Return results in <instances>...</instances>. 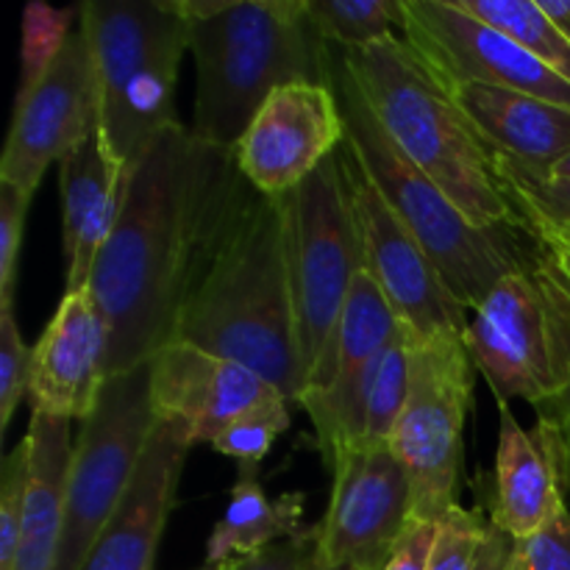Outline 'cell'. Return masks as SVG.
<instances>
[{
    "label": "cell",
    "mask_w": 570,
    "mask_h": 570,
    "mask_svg": "<svg viewBox=\"0 0 570 570\" xmlns=\"http://www.w3.org/2000/svg\"><path fill=\"white\" fill-rule=\"evenodd\" d=\"M254 193L234 148L206 142L181 122L145 150L89 278L109 328L106 379L176 340L184 304Z\"/></svg>",
    "instance_id": "obj_1"
},
{
    "label": "cell",
    "mask_w": 570,
    "mask_h": 570,
    "mask_svg": "<svg viewBox=\"0 0 570 570\" xmlns=\"http://www.w3.org/2000/svg\"><path fill=\"white\" fill-rule=\"evenodd\" d=\"M176 340L259 373L298 406L306 393L295 340L282 200L254 193L178 317Z\"/></svg>",
    "instance_id": "obj_2"
},
{
    "label": "cell",
    "mask_w": 570,
    "mask_h": 570,
    "mask_svg": "<svg viewBox=\"0 0 570 570\" xmlns=\"http://www.w3.org/2000/svg\"><path fill=\"white\" fill-rule=\"evenodd\" d=\"M198 72L193 131L234 148L276 89L332 87L334 48L312 22L306 0H228L220 14L187 22Z\"/></svg>",
    "instance_id": "obj_3"
},
{
    "label": "cell",
    "mask_w": 570,
    "mask_h": 570,
    "mask_svg": "<svg viewBox=\"0 0 570 570\" xmlns=\"http://www.w3.org/2000/svg\"><path fill=\"white\" fill-rule=\"evenodd\" d=\"M337 56L387 137L473 226H523L499 181L493 150L404 37Z\"/></svg>",
    "instance_id": "obj_4"
},
{
    "label": "cell",
    "mask_w": 570,
    "mask_h": 570,
    "mask_svg": "<svg viewBox=\"0 0 570 570\" xmlns=\"http://www.w3.org/2000/svg\"><path fill=\"white\" fill-rule=\"evenodd\" d=\"M332 87L343 106L345 148L354 154L399 220L432 256L451 295L473 312L501 278L521 265L532 245V232L527 226H473L460 206L387 137L340 61L337 50Z\"/></svg>",
    "instance_id": "obj_5"
},
{
    "label": "cell",
    "mask_w": 570,
    "mask_h": 570,
    "mask_svg": "<svg viewBox=\"0 0 570 570\" xmlns=\"http://www.w3.org/2000/svg\"><path fill=\"white\" fill-rule=\"evenodd\" d=\"M78 11L98 78L100 134L126 184L156 137L178 122L173 95L189 50L187 22L161 0H87Z\"/></svg>",
    "instance_id": "obj_6"
},
{
    "label": "cell",
    "mask_w": 570,
    "mask_h": 570,
    "mask_svg": "<svg viewBox=\"0 0 570 570\" xmlns=\"http://www.w3.org/2000/svg\"><path fill=\"white\" fill-rule=\"evenodd\" d=\"M465 348L499 406H540L570 379V273L532 234L521 265L471 312Z\"/></svg>",
    "instance_id": "obj_7"
},
{
    "label": "cell",
    "mask_w": 570,
    "mask_h": 570,
    "mask_svg": "<svg viewBox=\"0 0 570 570\" xmlns=\"http://www.w3.org/2000/svg\"><path fill=\"white\" fill-rule=\"evenodd\" d=\"M284 250L293 293L295 340L306 390L326 373L340 315L365 271L343 154H334L293 193L282 195Z\"/></svg>",
    "instance_id": "obj_8"
},
{
    "label": "cell",
    "mask_w": 570,
    "mask_h": 570,
    "mask_svg": "<svg viewBox=\"0 0 570 570\" xmlns=\"http://www.w3.org/2000/svg\"><path fill=\"white\" fill-rule=\"evenodd\" d=\"M150 401V362L106 379L92 415L78 429L67 473L65 534L59 568L81 570L100 529L126 495L150 432L156 426Z\"/></svg>",
    "instance_id": "obj_9"
},
{
    "label": "cell",
    "mask_w": 570,
    "mask_h": 570,
    "mask_svg": "<svg viewBox=\"0 0 570 570\" xmlns=\"http://www.w3.org/2000/svg\"><path fill=\"white\" fill-rule=\"evenodd\" d=\"M410 343V395L390 451L404 465L415 521L440 523L456 507L462 429L473 399V362L462 340Z\"/></svg>",
    "instance_id": "obj_10"
},
{
    "label": "cell",
    "mask_w": 570,
    "mask_h": 570,
    "mask_svg": "<svg viewBox=\"0 0 570 570\" xmlns=\"http://www.w3.org/2000/svg\"><path fill=\"white\" fill-rule=\"evenodd\" d=\"M340 154H343L351 206L360 232L362 262L393 306L401 332L417 343H434V340L465 343L471 312L451 295L432 256L390 209L345 142Z\"/></svg>",
    "instance_id": "obj_11"
},
{
    "label": "cell",
    "mask_w": 570,
    "mask_h": 570,
    "mask_svg": "<svg viewBox=\"0 0 570 570\" xmlns=\"http://www.w3.org/2000/svg\"><path fill=\"white\" fill-rule=\"evenodd\" d=\"M401 33L445 89L484 83L570 109V81L456 0H404Z\"/></svg>",
    "instance_id": "obj_12"
},
{
    "label": "cell",
    "mask_w": 570,
    "mask_h": 570,
    "mask_svg": "<svg viewBox=\"0 0 570 570\" xmlns=\"http://www.w3.org/2000/svg\"><path fill=\"white\" fill-rule=\"evenodd\" d=\"M100 128L98 78L81 26L28 92L17 95L0 159V184L37 193L50 165H61Z\"/></svg>",
    "instance_id": "obj_13"
},
{
    "label": "cell",
    "mask_w": 570,
    "mask_h": 570,
    "mask_svg": "<svg viewBox=\"0 0 570 570\" xmlns=\"http://www.w3.org/2000/svg\"><path fill=\"white\" fill-rule=\"evenodd\" d=\"M401 334L399 317L371 273L360 271L340 315L326 373L306 390L301 410L315 423L317 449L332 471L334 462L365 440L367 393L384 351Z\"/></svg>",
    "instance_id": "obj_14"
},
{
    "label": "cell",
    "mask_w": 570,
    "mask_h": 570,
    "mask_svg": "<svg viewBox=\"0 0 570 570\" xmlns=\"http://www.w3.org/2000/svg\"><path fill=\"white\" fill-rule=\"evenodd\" d=\"M412 521L410 479L390 445L345 451L332 468V495L321 521L323 566L384 570Z\"/></svg>",
    "instance_id": "obj_15"
},
{
    "label": "cell",
    "mask_w": 570,
    "mask_h": 570,
    "mask_svg": "<svg viewBox=\"0 0 570 570\" xmlns=\"http://www.w3.org/2000/svg\"><path fill=\"white\" fill-rule=\"evenodd\" d=\"M345 142V117L334 87L289 83L276 89L234 156L256 193L282 198L304 184Z\"/></svg>",
    "instance_id": "obj_16"
},
{
    "label": "cell",
    "mask_w": 570,
    "mask_h": 570,
    "mask_svg": "<svg viewBox=\"0 0 570 570\" xmlns=\"http://www.w3.org/2000/svg\"><path fill=\"white\" fill-rule=\"evenodd\" d=\"M276 395L282 393L250 367L181 340H173L150 360L156 417L187 429L193 445H212L239 415Z\"/></svg>",
    "instance_id": "obj_17"
},
{
    "label": "cell",
    "mask_w": 570,
    "mask_h": 570,
    "mask_svg": "<svg viewBox=\"0 0 570 570\" xmlns=\"http://www.w3.org/2000/svg\"><path fill=\"white\" fill-rule=\"evenodd\" d=\"M109 328L92 289L65 293L53 321L33 345L28 401L31 412L83 423L106 384Z\"/></svg>",
    "instance_id": "obj_18"
},
{
    "label": "cell",
    "mask_w": 570,
    "mask_h": 570,
    "mask_svg": "<svg viewBox=\"0 0 570 570\" xmlns=\"http://www.w3.org/2000/svg\"><path fill=\"white\" fill-rule=\"evenodd\" d=\"M193 438L184 426L156 421L137 473L100 529L81 570H154L156 549L176 507L178 482Z\"/></svg>",
    "instance_id": "obj_19"
},
{
    "label": "cell",
    "mask_w": 570,
    "mask_h": 570,
    "mask_svg": "<svg viewBox=\"0 0 570 570\" xmlns=\"http://www.w3.org/2000/svg\"><path fill=\"white\" fill-rule=\"evenodd\" d=\"M499 412L501 432L493 499H490V527L512 540H527L568 507L566 476L554 443L540 423L527 432L510 406H499Z\"/></svg>",
    "instance_id": "obj_20"
},
{
    "label": "cell",
    "mask_w": 570,
    "mask_h": 570,
    "mask_svg": "<svg viewBox=\"0 0 570 570\" xmlns=\"http://www.w3.org/2000/svg\"><path fill=\"white\" fill-rule=\"evenodd\" d=\"M65 293L89 287L98 256L120 215L122 170L98 131L59 165Z\"/></svg>",
    "instance_id": "obj_21"
},
{
    "label": "cell",
    "mask_w": 570,
    "mask_h": 570,
    "mask_svg": "<svg viewBox=\"0 0 570 570\" xmlns=\"http://www.w3.org/2000/svg\"><path fill=\"white\" fill-rule=\"evenodd\" d=\"M449 92L484 145L521 170L551 176L557 161L570 150V109L566 106L484 83H460L449 87Z\"/></svg>",
    "instance_id": "obj_22"
},
{
    "label": "cell",
    "mask_w": 570,
    "mask_h": 570,
    "mask_svg": "<svg viewBox=\"0 0 570 570\" xmlns=\"http://www.w3.org/2000/svg\"><path fill=\"white\" fill-rule=\"evenodd\" d=\"M26 440L31 449V473H28L20 546H17L11 570H56L61 534H65L67 473H70L72 445H76L72 426L65 417L31 412Z\"/></svg>",
    "instance_id": "obj_23"
},
{
    "label": "cell",
    "mask_w": 570,
    "mask_h": 570,
    "mask_svg": "<svg viewBox=\"0 0 570 570\" xmlns=\"http://www.w3.org/2000/svg\"><path fill=\"white\" fill-rule=\"evenodd\" d=\"M304 495L284 493L271 499L259 479V465H239L226 512L206 543L204 566L259 554L304 529Z\"/></svg>",
    "instance_id": "obj_24"
},
{
    "label": "cell",
    "mask_w": 570,
    "mask_h": 570,
    "mask_svg": "<svg viewBox=\"0 0 570 570\" xmlns=\"http://www.w3.org/2000/svg\"><path fill=\"white\" fill-rule=\"evenodd\" d=\"M462 11L495 28L570 81V42L543 14L538 0H456Z\"/></svg>",
    "instance_id": "obj_25"
},
{
    "label": "cell",
    "mask_w": 570,
    "mask_h": 570,
    "mask_svg": "<svg viewBox=\"0 0 570 570\" xmlns=\"http://www.w3.org/2000/svg\"><path fill=\"white\" fill-rule=\"evenodd\" d=\"M306 9L321 37L345 53L373 48L404 26V0H306Z\"/></svg>",
    "instance_id": "obj_26"
},
{
    "label": "cell",
    "mask_w": 570,
    "mask_h": 570,
    "mask_svg": "<svg viewBox=\"0 0 570 570\" xmlns=\"http://www.w3.org/2000/svg\"><path fill=\"white\" fill-rule=\"evenodd\" d=\"M495 173L527 228L570 234V178L538 176L495 156Z\"/></svg>",
    "instance_id": "obj_27"
},
{
    "label": "cell",
    "mask_w": 570,
    "mask_h": 570,
    "mask_svg": "<svg viewBox=\"0 0 570 570\" xmlns=\"http://www.w3.org/2000/svg\"><path fill=\"white\" fill-rule=\"evenodd\" d=\"M410 395V343L401 332L384 351L379 371L373 376L371 393H367V415H365V440L367 449H387L390 438L395 432L401 412Z\"/></svg>",
    "instance_id": "obj_28"
},
{
    "label": "cell",
    "mask_w": 570,
    "mask_h": 570,
    "mask_svg": "<svg viewBox=\"0 0 570 570\" xmlns=\"http://www.w3.org/2000/svg\"><path fill=\"white\" fill-rule=\"evenodd\" d=\"M78 14H81L78 9H53L48 3L26 6V11H22L20 92H28L48 72V67L59 59L61 48L76 31Z\"/></svg>",
    "instance_id": "obj_29"
},
{
    "label": "cell",
    "mask_w": 570,
    "mask_h": 570,
    "mask_svg": "<svg viewBox=\"0 0 570 570\" xmlns=\"http://www.w3.org/2000/svg\"><path fill=\"white\" fill-rule=\"evenodd\" d=\"M293 426V412L289 404L276 395L265 404L254 406L245 415H239L220 438L212 443V449L223 456H232L239 465H259L271 454L278 434Z\"/></svg>",
    "instance_id": "obj_30"
},
{
    "label": "cell",
    "mask_w": 570,
    "mask_h": 570,
    "mask_svg": "<svg viewBox=\"0 0 570 570\" xmlns=\"http://www.w3.org/2000/svg\"><path fill=\"white\" fill-rule=\"evenodd\" d=\"M488 532L490 521H484L479 512L462 510L456 504L438 523L432 554H429L423 570H473Z\"/></svg>",
    "instance_id": "obj_31"
},
{
    "label": "cell",
    "mask_w": 570,
    "mask_h": 570,
    "mask_svg": "<svg viewBox=\"0 0 570 570\" xmlns=\"http://www.w3.org/2000/svg\"><path fill=\"white\" fill-rule=\"evenodd\" d=\"M28 473H31V449L28 440H22L6 454L0 468V570H11L14 566L22 518H26Z\"/></svg>",
    "instance_id": "obj_32"
},
{
    "label": "cell",
    "mask_w": 570,
    "mask_h": 570,
    "mask_svg": "<svg viewBox=\"0 0 570 570\" xmlns=\"http://www.w3.org/2000/svg\"><path fill=\"white\" fill-rule=\"evenodd\" d=\"M33 348L22 343L14 306H0V429H9L22 395H28Z\"/></svg>",
    "instance_id": "obj_33"
},
{
    "label": "cell",
    "mask_w": 570,
    "mask_h": 570,
    "mask_svg": "<svg viewBox=\"0 0 570 570\" xmlns=\"http://www.w3.org/2000/svg\"><path fill=\"white\" fill-rule=\"evenodd\" d=\"M200 570H326L323 566L321 523L301 529L295 538L282 540L259 554L239 557V560L220 562V566H204Z\"/></svg>",
    "instance_id": "obj_34"
},
{
    "label": "cell",
    "mask_w": 570,
    "mask_h": 570,
    "mask_svg": "<svg viewBox=\"0 0 570 570\" xmlns=\"http://www.w3.org/2000/svg\"><path fill=\"white\" fill-rule=\"evenodd\" d=\"M31 198L33 195H26L11 184H0V306H14L17 267Z\"/></svg>",
    "instance_id": "obj_35"
},
{
    "label": "cell",
    "mask_w": 570,
    "mask_h": 570,
    "mask_svg": "<svg viewBox=\"0 0 570 570\" xmlns=\"http://www.w3.org/2000/svg\"><path fill=\"white\" fill-rule=\"evenodd\" d=\"M507 570H570V510L560 512L538 534L515 540Z\"/></svg>",
    "instance_id": "obj_36"
},
{
    "label": "cell",
    "mask_w": 570,
    "mask_h": 570,
    "mask_svg": "<svg viewBox=\"0 0 570 570\" xmlns=\"http://www.w3.org/2000/svg\"><path fill=\"white\" fill-rule=\"evenodd\" d=\"M534 410H538V423L549 432L551 443H554L562 476H566V488L570 490V379L554 399L543 401Z\"/></svg>",
    "instance_id": "obj_37"
},
{
    "label": "cell",
    "mask_w": 570,
    "mask_h": 570,
    "mask_svg": "<svg viewBox=\"0 0 570 570\" xmlns=\"http://www.w3.org/2000/svg\"><path fill=\"white\" fill-rule=\"evenodd\" d=\"M434 534H438V523L426 521H412L406 529L404 540L395 549L393 560L387 562L384 570H423L426 568L429 554H432Z\"/></svg>",
    "instance_id": "obj_38"
},
{
    "label": "cell",
    "mask_w": 570,
    "mask_h": 570,
    "mask_svg": "<svg viewBox=\"0 0 570 570\" xmlns=\"http://www.w3.org/2000/svg\"><path fill=\"white\" fill-rule=\"evenodd\" d=\"M512 546L515 540L507 538L504 532H499L495 527H490L488 538H484L482 551H479V560L473 570H507L510 566V557H512Z\"/></svg>",
    "instance_id": "obj_39"
},
{
    "label": "cell",
    "mask_w": 570,
    "mask_h": 570,
    "mask_svg": "<svg viewBox=\"0 0 570 570\" xmlns=\"http://www.w3.org/2000/svg\"><path fill=\"white\" fill-rule=\"evenodd\" d=\"M538 6L570 42V0H538Z\"/></svg>",
    "instance_id": "obj_40"
},
{
    "label": "cell",
    "mask_w": 570,
    "mask_h": 570,
    "mask_svg": "<svg viewBox=\"0 0 570 570\" xmlns=\"http://www.w3.org/2000/svg\"><path fill=\"white\" fill-rule=\"evenodd\" d=\"M529 232L534 234V237L543 239L546 245H549L551 250H554L557 256H560V262L566 265V271L570 273V234H562V232H538V228H529Z\"/></svg>",
    "instance_id": "obj_41"
},
{
    "label": "cell",
    "mask_w": 570,
    "mask_h": 570,
    "mask_svg": "<svg viewBox=\"0 0 570 570\" xmlns=\"http://www.w3.org/2000/svg\"><path fill=\"white\" fill-rule=\"evenodd\" d=\"M551 176H554V178H570V150L566 156H562L560 161H557V167L551 170Z\"/></svg>",
    "instance_id": "obj_42"
},
{
    "label": "cell",
    "mask_w": 570,
    "mask_h": 570,
    "mask_svg": "<svg viewBox=\"0 0 570 570\" xmlns=\"http://www.w3.org/2000/svg\"><path fill=\"white\" fill-rule=\"evenodd\" d=\"M326 570H356V568H326Z\"/></svg>",
    "instance_id": "obj_43"
}]
</instances>
